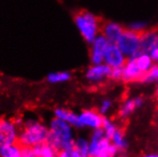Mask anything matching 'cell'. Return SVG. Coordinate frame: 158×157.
<instances>
[{
	"label": "cell",
	"instance_id": "6da1fadb",
	"mask_svg": "<svg viewBox=\"0 0 158 157\" xmlns=\"http://www.w3.org/2000/svg\"><path fill=\"white\" fill-rule=\"evenodd\" d=\"M73 128L68 122L54 117L50 123L47 142L59 151L73 149L75 138Z\"/></svg>",
	"mask_w": 158,
	"mask_h": 157
},
{
	"label": "cell",
	"instance_id": "7a4b0ae2",
	"mask_svg": "<svg viewBox=\"0 0 158 157\" xmlns=\"http://www.w3.org/2000/svg\"><path fill=\"white\" fill-rule=\"evenodd\" d=\"M49 127L35 119H28L23 123V129L19 131L18 143L21 146L35 147L47 142Z\"/></svg>",
	"mask_w": 158,
	"mask_h": 157
},
{
	"label": "cell",
	"instance_id": "3957f363",
	"mask_svg": "<svg viewBox=\"0 0 158 157\" xmlns=\"http://www.w3.org/2000/svg\"><path fill=\"white\" fill-rule=\"evenodd\" d=\"M74 22L83 38L89 44H92L101 30L102 21L93 14L81 10L74 14Z\"/></svg>",
	"mask_w": 158,
	"mask_h": 157
},
{
	"label": "cell",
	"instance_id": "277c9868",
	"mask_svg": "<svg viewBox=\"0 0 158 157\" xmlns=\"http://www.w3.org/2000/svg\"><path fill=\"white\" fill-rule=\"evenodd\" d=\"M119 150L105 136L103 128L94 130L89 140V157H116Z\"/></svg>",
	"mask_w": 158,
	"mask_h": 157
},
{
	"label": "cell",
	"instance_id": "5b68a950",
	"mask_svg": "<svg viewBox=\"0 0 158 157\" xmlns=\"http://www.w3.org/2000/svg\"><path fill=\"white\" fill-rule=\"evenodd\" d=\"M143 31H135L130 29L123 31L117 41V46L124 55L131 56L134 52L140 51V39Z\"/></svg>",
	"mask_w": 158,
	"mask_h": 157
},
{
	"label": "cell",
	"instance_id": "8992f818",
	"mask_svg": "<svg viewBox=\"0 0 158 157\" xmlns=\"http://www.w3.org/2000/svg\"><path fill=\"white\" fill-rule=\"evenodd\" d=\"M19 130L14 120L0 119V147L18 143Z\"/></svg>",
	"mask_w": 158,
	"mask_h": 157
},
{
	"label": "cell",
	"instance_id": "52a82bcc",
	"mask_svg": "<svg viewBox=\"0 0 158 157\" xmlns=\"http://www.w3.org/2000/svg\"><path fill=\"white\" fill-rule=\"evenodd\" d=\"M109 44V40L102 33L95 37V39L92 43L93 46L91 49V60L94 65H99L102 63Z\"/></svg>",
	"mask_w": 158,
	"mask_h": 157
},
{
	"label": "cell",
	"instance_id": "ba28073f",
	"mask_svg": "<svg viewBox=\"0 0 158 157\" xmlns=\"http://www.w3.org/2000/svg\"><path fill=\"white\" fill-rule=\"evenodd\" d=\"M104 59H105L106 64L112 69L123 68L124 65L127 62L123 52L120 51L118 46H116L114 43L109 44V46L105 52Z\"/></svg>",
	"mask_w": 158,
	"mask_h": 157
},
{
	"label": "cell",
	"instance_id": "9c48e42d",
	"mask_svg": "<svg viewBox=\"0 0 158 157\" xmlns=\"http://www.w3.org/2000/svg\"><path fill=\"white\" fill-rule=\"evenodd\" d=\"M78 117L81 128H91L95 130L102 127L103 116L95 110L85 109L80 114H78Z\"/></svg>",
	"mask_w": 158,
	"mask_h": 157
},
{
	"label": "cell",
	"instance_id": "30bf717a",
	"mask_svg": "<svg viewBox=\"0 0 158 157\" xmlns=\"http://www.w3.org/2000/svg\"><path fill=\"white\" fill-rule=\"evenodd\" d=\"M145 72H142L136 66L135 59H129L123 67L122 78L124 82H141Z\"/></svg>",
	"mask_w": 158,
	"mask_h": 157
},
{
	"label": "cell",
	"instance_id": "8fae6325",
	"mask_svg": "<svg viewBox=\"0 0 158 157\" xmlns=\"http://www.w3.org/2000/svg\"><path fill=\"white\" fill-rule=\"evenodd\" d=\"M155 48H158V30H145L140 39V52H151Z\"/></svg>",
	"mask_w": 158,
	"mask_h": 157
},
{
	"label": "cell",
	"instance_id": "7c38bea8",
	"mask_svg": "<svg viewBox=\"0 0 158 157\" xmlns=\"http://www.w3.org/2000/svg\"><path fill=\"white\" fill-rule=\"evenodd\" d=\"M100 31H102V35L109 40L110 43L115 44L117 43L125 29L114 22H102Z\"/></svg>",
	"mask_w": 158,
	"mask_h": 157
},
{
	"label": "cell",
	"instance_id": "4fadbf2b",
	"mask_svg": "<svg viewBox=\"0 0 158 157\" xmlns=\"http://www.w3.org/2000/svg\"><path fill=\"white\" fill-rule=\"evenodd\" d=\"M111 72V68L110 66L106 65H94V67H91L87 73H86V78L89 81L92 82H99L103 81L105 78L110 77Z\"/></svg>",
	"mask_w": 158,
	"mask_h": 157
},
{
	"label": "cell",
	"instance_id": "5bb4252c",
	"mask_svg": "<svg viewBox=\"0 0 158 157\" xmlns=\"http://www.w3.org/2000/svg\"><path fill=\"white\" fill-rule=\"evenodd\" d=\"M53 114H54V117H57L59 119H62V120L68 122L73 128H77V129L81 128V124H80V121H79L78 114L73 113L72 110L63 109V108H57L54 109Z\"/></svg>",
	"mask_w": 158,
	"mask_h": 157
},
{
	"label": "cell",
	"instance_id": "9a60e30c",
	"mask_svg": "<svg viewBox=\"0 0 158 157\" xmlns=\"http://www.w3.org/2000/svg\"><path fill=\"white\" fill-rule=\"evenodd\" d=\"M35 150L38 157H57L58 150L55 149L52 145L48 142L42 143L40 145H36L33 147Z\"/></svg>",
	"mask_w": 158,
	"mask_h": 157
},
{
	"label": "cell",
	"instance_id": "2e32d148",
	"mask_svg": "<svg viewBox=\"0 0 158 157\" xmlns=\"http://www.w3.org/2000/svg\"><path fill=\"white\" fill-rule=\"evenodd\" d=\"M0 157H22L21 145L19 143L0 147Z\"/></svg>",
	"mask_w": 158,
	"mask_h": 157
},
{
	"label": "cell",
	"instance_id": "e0dca14e",
	"mask_svg": "<svg viewBox=\"0 0 158 157\" xmlns=\"http://www.w3.org/2000/svg\"><path fill=\"white\" fill-rule=\"evenodd\" d=\"M74 148L81 154L82 157L89 156V141L84 137H78L75 139Z\"/></svg>",
	"mask_w": 158,
	"mask_h": 157
},
{
	"label": "cell",
	"instance_id": "ac0fdd59",
	"mask_svg": "<svg viewBox=\"0 0 158 157\" xmlns=\"http://www.w3.org/2000/svg\"><path fill=\"white\" fill-rule=\"evenodd\" d=\"M152 58L147 53H141L139 56L135 59L137 68L142 72H147L152 68Z\"/></svg>",
	"mask_w": 158,
	"mask_h": 157
},
{
	"label": "cell",
	"instance_id": "d6986e66",
	"mask_svg": "<svg viewBox=\"0 0 158 157\" xmlns=\"http://www.w3.org/2000/svg\"><path fill=\"white\" fill-rule=\"evenodd\" d=\"M71 78V73L66 72H52L48 75L47 80L49 83L52 84H57L66 82Z\"/></svg>",
	"mask_w": 158,
	"mask_h": 157
},
{
	"label": "cell",
	"instance_id": "ffe728a7",
	"mask_svg": "<svg viewBox=\"0 0 158 157\" xmlns=\"http://www.w3.org/2000/svg\"><path fill=\"white\" fill-rule=\"evenodd\" d=\"M110 142H112V144H114L115 147H117L118 150H121V151L125 150L128 146V143H127L125 137H124V134L120 130H115L114 135H112L110 138Z\"/></svg>",
	"mask_w": 158,
	"mask_h": 157
},
{
	"label": "cell",
	"instance_id": "44dd1931",
	"mask_svg": "<svg viewBox=\"0 0 158 157\" xmlns=\"http://www.w3.org/2000/svg\"><path fill=\"white\" fill-rule=\"evenodd\" d=\"M136 109V105H135L134 99H129L124 103L119 110V116L121 118H127L133 110Z\"/></svg>",
	"mask_w": 158,
	"mask_h": 157
},
{
	"label": "cell",
	"instance_id": "7402d4cb",
	"mask_svg": "<svg viewBox=\"0 0 158 157\" xmlns=\"http://www.w3.org/2000/svg\"><path fill=\"white\" fill-rule=\"evenodd\" d=\"M102 128L105 131V136L110 140L111 136L114 135V133L115 132V130H117L115 125L112 123L110 119L103 117V122H102Z\"/></svg>",
	"mask_w": 158,
	"mask_h": 157
},
{
	"label": "cell",
	"instance_id": "603a6c76",
	"mask_svg": "<svg viewBox=\"0 0 158 157\" xmlns=\"http://www.w3.org/2000/svg\"><path fill=\"white\" fill-rule=\"evenodd\" d=\"M158 80V66H153L152 68L145 72L141 82L143 83H148V82H152Z\"/></svg>",
	"mask_w": 158,
	"mask_h": 157
},
{
	"label": "cell",
	"instance_id": "cb8c5ba5",
	"mask_svg": "<svg viewBox=\"0 0 158 157\" xmlns=\"http://www.w3.org/2000/svg\"><path fill=\"white\" fill-rule=\"evenodd\" d=\"M21 156L22 157H38L33 147H29V146H21Z\"/></svg>",
	"mask_w": 158,
	"mask_h": 157
},
{
	"label": "cell",
	"instance_id": "d4e9b609",
	"mask_svg": "<svg viewBox=\"0 0 158 157\" xmlns=\"http://www.w3.org/2000/svg\"><path fill=\"white\" fill-rule=\"evenodd\" d=\"M57 157H82V156L75 148H73L72 150L58 151Z\"/></svg>",
	"mask_w": 158,
	"mask_h": 157
},
{
	"label": "cell",
	"instance_id": "484cf974",
	"mask_svg": "<svg viewBox=\"0 0 158 157\" xmlns=\"http://www.w3.org/2000/svg\"><path fill=\"white\" fill-rule=\"evenodd\" d=\"M122 72H123V68H114V69H112L109 78H110L111 80L118 81L119 79H121V78H122Z\"/></svg>",
	"mask_w": 158,
	"mask_h": 157
},
{
	"label": "cell",
	"instance_id": "4316f807",
	"mask_svg": "<svg viewBox=\"0 0 158 157\" xmlns=\"http://www.w3.org/2000/svg\"><path fill=\"white\" fill-rule=\"evenodd\" d=\"M111 107V102L110 100H104L103 102H102V104H101V107H100V109H99V111H100V114H105L107 111L110 109V108Z\"/></svg>",
	"mask_w": 158,
	"mask_h": 157
},
{
	"label": "cell",
	"instance_id": "83f0119b",
	"mask_svg": "<svg viewBox=\"0 0 158 157\" xmlns=\"http://www.w3.org/2000/svg\"><path fill=\"white\" fill-rule=\"evenodd\" d=\"M130 30H132V31H145V24L144 23H134V24H131L130 26Z\"/></svg>",
	"mask_w": 158,
	"mask_h": 157
},
{
	"label": "cell",
	"instance_id": "f1b7e54d",
	"mask_svg": "<svg viewBox=\"0 0 158 157\" xmlns=\"http://www.w3.org/2000/svg\"><path fill=\"white\" fill-rule=\"evenodd\" d=\"M151 58L158 62V48H155L151 52Z\"/></svg>",
	"mask_w": 158,
	"mask_h": 157
},
{
	"label": "cell",
	"instance_id": "f546056e",
	"mask_svg": "<svg viewBox=\"0 0 158 157\" xmlns=\"http://www.w3.org/2000/svg\"><path fill=\"white\" fill-rule=\"evenodd\" d=\"M135 101V105H136V108H139L143 105V99L142 97H136L134 99Z\"/></svg>",
	"mask_w": 158,
	"mask_h": 157
},
{
	"label": "cell",
	"instance_id": "4dcf8cb0",
	"mask_svg": "<svg viewBox=\"0 0 158 157\" xmlns=\"http://www.w3.org/2000/svg\"><path fill=\"white\" fill-rule=\"evenodd\" d=\"M144 157H158V153H153V154H147Z\"/></svg>",
	"mask_w": 158,
	"mask_h": 157
},
{
	"label": "cell",
	"instance_id": "1f68e13d",
	"mask_svg": "<svg viewBox=\"0 0 158 157\" xmlns=\"http://www.w3.org/2000/svg\"><path fill=\"white\" fill-rule=\"evenodd\" d=\"M156 97L158 98V86H157V89H156Z\"/></svg>",
	"mask_w": 158,
	"mask_h": 157
}]
</instances>
